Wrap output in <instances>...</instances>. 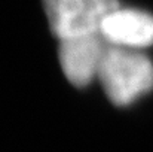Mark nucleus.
Returning <instances> with one entry per match:
<instances>
[{
  "label": "nucleus",
  "instance_id": "nucleus-3",
  "mask_svg": "<svg viewBox=\"0 0 153 152\" xmlns=\"http://www.w3.org/2000/svg\"><path fill=\"white\" fill-rule=\"evenodd\" d=\"M108 45L101 33L61 39L58 57L67 79L76 87H86L98 78Z\"/></svg>",
  "mask_w": 153,
  "mask_h": 152
},
{
  "label": "nucleus",
  "instance_id": "nucleus-2",
  "mask_svg": "<svg viewBox=\"0 0 153 152\" xmlns=\"http://www.w3.org/2000/svg\"><path fill=\"white\" fill-rule=\"evenodd\" d=\"M52 33L61 40L100 33L104 18L119 7L117 0H43Z\"/></svg>",
  "mask_w": 153,
  "mask_h": 152
},
{
  "label": "nucleus",
  "instance_id": "nucleus-1",
  "mask_svg": "<svg viewBox=\"0 0 153 152\" xmlns=\"http://www.w3.org/2000/svg\"><path fill=\"white\" fill-rule=\"evenodd\" d=\"M98 79L111 103L126 106L152 90L153 66L146 55L132 48L108 45Z\"/></svg>",
  "mask_w": 153,
  "mask_h": 152
},
{
  "label": "nucleus",
  "instance_id": "nucleus-4",
  "mask_svg": "<svg viewBox=\"0 0 153 152\" xmlns=\"http://www.w3.org/2000/svg\"><path fill=\"white\" fill-rule=\"evenodd\" d=\"M100 33L110 45L146 48L153 45V16L137 9H114L101 24Z\"/></svg>",
  "mask_w": 153,
  "mask_h": 152
}]
</instances>
